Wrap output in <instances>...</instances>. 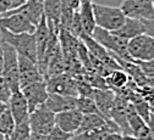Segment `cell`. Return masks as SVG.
<instances>
[{
	"instance_id": "1",
	"label": "cell",
	"mask_w": 154,
	"mask_h": 140,
	"mask_svg": "<svg viewBox=\"0 0 154 140\" xmlns=\"http://www.w3.org/2000/svg\"><path fill=\"white\" fill-rule=\"evenodd\" d=\"M0 40L11 45L18 55L26 56L37 61V45L34 33H12L4 28H0Z\"/></svg>"
},
{
	"instance_id": "2",
	"label": "cell",
	"mask_w": 154,
	"mask_h": 140,
	"mask_svg": "<svg viewBox=\"0 0 154 140\" xmlns=\"http://www.w3.org/2000/svg\"><path fill=\"white\" fill-rule=\"evenodd\" d=\"M92 37L112 55L122 60H127V61H133L127 51V43H128L127 39H124L116 34H114L112 32H109L98 26L94 28Z\"/></svg>"
},
{
	"instance_id": "3",
	"label": "cell",
	"mask_w": 154,
	"mask_h": 140,
	"mask_svg": "<svg viewBox=\"0 0 154 140\" xmlns=\"http://www.w3.org/2000/svg\"><path fill=\"white\" fill-rule=\"evenodd\" d=\"M93 11L97 26L109 32L119 29L126 19V16L120 9V6L115 7V6H108V5L93 3Z\"/></svg>"
},
{
	"instance_id": "4",
	"label": "cell",
	"mask_w": 154,
	"mask_h": 140,
	"mask_svg": "<svg viewBox=\"0 0 154 140\" xmlns=\"http://www.w3.org/2000/svg\"><path fill=\"white\" fill-rule=\"evenodd\" d=\"M3 48L4 65H3V77L9 82L12 91L20 89V73H18V54L16 50L5 42L0 40Z\"/></svg>"
},
{
	"instance_id": "5",
	"label": "cell",
	"mask_w": 154,
	"mask_h": 140,
	"mask_svg": "<svg viewBox=\"0 0 154 140\" xmlns=\"http://www.w3.org/2000/svg\"><path fill=\"white\" fill-rule=\"evenodd\" d=\"M127 51L134 62L154 60V39L147 33H142L130 39Z\"/></svg>"
},
{
	"instance_id": "6",
	"label": "cell",
	"mask_w": 154,
	"mask_h": 140,
	"mask_svg": "<svg viewBox=\"0 0 154 140\" xmlns=\"http://www.w3.org/2000/svg\"><path fill=\"white\" fill-rule=\"evenodd\" d=\"M28 123L31 132L48 135L55 127V113L50 111L45 105H42L29 112Z\"/></svg>"
},
{
	"instance_id": "7",
	"label": "cell",
	"mask_w": 154,
	"mask_h": 140,
	"mask_svg": "<svg viewBox=\"0 0 154 140\" xmlns=\"http://www.w3.org/2000/svg\"><path fill=\"white\" fill-rule=\"evenodd\" d=\"M45 83H47V88H48L49 93L79 96L77 79L67 72H64V73L51 76V77L47 78Z\"/></svg>"
},
{
	"instance_id": "8",
	"label": "cell",
	"mask_w": 154,
	"mask_h": 140,
	"mask_svg": "<svg viewBox=\"0 0 154 140\" xmlns=\"http://www.w3.org/2000/svg\"><path fill=\"white\" fill-rule=\"evenodd\" d=\"M120 9L126 17L137 18L141 21L154 18V4L152 0H124Z\"/></svg>"
},
{
	"instance_id": "9",
	"label": "cell",
	"mask_w": 154,
	"mask_h": 140,
	"mask_svg": "<svg viewBox=\"0 0 154 140\" xmlns=\"http://www.w3.org/2000/svg\"><path fill=\"white\" fill-rule=\"evenodd\" d=\"M18 73H20V89L31 83L44 79L38 62L22 55H18Z\"/></svg>"
},
{
	"instance_id": "10",
	"label": "cell",
	"mask_w": 154,
	"mask_h": 140,
	"mask_svg": "<svg viewBox=\"0 0 154 140\" xmlns=\"http://www.w3.org/2000/svg\"><path fill=\"white\" fill-rule=\"evenodd\" d=\"M21 91L26 97L29 112H32L37 107L44 105L45 101H47V99H48V95H49L45 79L31 83V84L23 87L21 89Z\"/></svg>"
},
{
	"instance_id": "11",
	"label": "cell",
	"mask_w": 154,
	"mask_h": 140,
	"mask_svg": "<svg viewBox=\"0 0 154 140\" xmlns=\"http://www.w3.org/2000/svg\"><path fill=\"white\" fill-rule=\"evenodd\" d=\"M0 28L12 33H34L35 26L21 13H3L0 15Z\"/></svg>"
},
{
	"instance_id": "12",
	"label": "cell",
	"mask_w": 154,
	"mask_h": 140,
	"mask_svg": "<svg viewBox=\"0 0 154 140\" xmlns=\"http://www.w3.org/2000/svg\"><path fill=\"white\" fill-rule=\"evenodd\" d=\"M82 117L83 115L77 109L55 113V126L63 129L64 132L75 134L80 128Z\"/></svg>"
},
{
	"instance_id": "13",
	"label": "cell",
	"mask_w": 154,
	"mask_h": 140,
	"mask_svg": "<svg viewBox=\"0 0 154 140\" xmlns=\"http://www.w3.org/2000/svg\"><path fill=\"white\" fill-rule=\"evenodd\" d=\"M8 107H9V110H10V112L15 119L16 124L28 119V116H29L28 104H27L26 97L21 90L12 91L11 97L8 103Z\"/></svg>"
},
{
	"instance_id": "14",
	"label": "cell",
	"mask_w": 154,
	"mask_h": 140,
	"mask_svg": "<svg viewBox=\"0 0 154 140\" xmlns=\"http://www.w3.org/2000/svg\"><path fill=\"white\" fill-rule=\"evenodd\" d=\"M5 13H21L37 26L44 15V3L43 0H27L23 5L17 9H11Z\"/></svg>"
},
{
	"instance_id": "15",
	"label": "cell",
	"mask_w": 154,
	"mask_h": 140,
	"mask_svg": "<svg viewBox=\"0 0 154 140\" xmlns=\"http://www.w3.org/2000/svg\"><path fill=\"white\" fill-rule=\"evenodd\" d=\"M76 99H77V96H72V95L49 93L48 99L44 105L54 113H59L63 111L76 109Z\"/></svg>"
},
{
	"instance_id": "16",
	"label": "cell",
	"mask_w": 154,
	"mask_h": 140,
	"mask_svg": "<svg viewBox=\"0 0 154 140\" xmlns=\"http://www.w3.org/2000/svg\"><path fill=\"white\" fill-rule=\"evenodd\" d=\"M127 123L131 129V133L140 139H142L150 132L147 122L137 113L132 103H128L127 106Z\"/></svg>"
},
{
	"instance_id": "17",
	"label": "cell",
	"mask_w": 154,
	"mask_h": 140,
	"mask_svg": "<svg viewBox=\"0 0 154 140\" xmlns=\"http://www.w3.org/2000/svg\"><path fill=\"white\" fill-rule=\"evenodd\" d=\"M92 97L94 99L97 107L99 112L105 117L109 118L110 110L114 105V100H115V93L110 89H94Z\"/></svg>"
},
{
	"instance_id": "18",
	"label": "cell",
	"mask_w": 154,
	"mask_h": 140,
	"mask_svg": "<svg viewBox=\"0 0 154 140\" xmlns=\"http://www.w3.org/2000/svg\"><path fill=\"white\" fill-rule=\"evenodd\" d=\"M112 33L124 38V39L130 40V39L144 33V25H143V21H141V19L126 17L124 25L119 29L114 31Z\"/></svg>"
},
{
	"instance_id": "19",
	"label": "cell",
	"mask_w": 154,
	"mask_h": 140,
	"mask_svg": "<svg viewBox=\"0 0 154 140\" xmlns=\"http://www.w3.org/2000/svg\"><path fill=\"white\" fill-rule=\"evenodd\" d=\"M49 26L47 22V18L43 15V17L41 18V21L38 22V25L35 26V31H34V37H35V45H37V62L42 58L47 44H48V39H49Z\"/></svg>"
},
{
	"instance_id": "20",
	"label": "cell",
	"mask_w": 154,
	"mask_h": 140,
	"mask_svg": "<svg viewBox=\"0 0 154 140\" xmlns=\"http://www.w3.org/2000/svg\"><path fill=\"white\" fill-rule=\"evenodd\" d=\"M77 11H79V15H80V18H81L83 33L88 34V35H92L94 28L97 27L95 17H94V11H93V3L92 1L81 3Z\"/></svg>"
},
{
	"instance_id": "21",
	"label": "cell",
	"mask_w": 154,
	"mask_h": 140,
	"mask_svg": "<svg viewBox=\"0 0 154 140\" xmlns=\"http://www.w3.org/2000/svg\"><path fill=\"white\" fill-rule=\"evenodd\" d=\"M44 16L49 26L60 31V13H61V0H43Z\"/></svg>"
},
{
	"instance_id": "22",
	"label": "cell",
	"mask_w": 154,
	"mask_h": 140,
	"mask_svg": "<svg viewBox=\"0 0 154 140\" xmlns=\"http://www.w3.org/2000/svg\"><path fill=\"white\" fill-rule=\"evenodd\" d=\"M104 78H105L108 88L110 90H112L115 94L121 91L127 85V83L130 81V76L122 68L110 71Z\"/></svg>"
},
{
	"instance_id": "23",
	"label": "cell",
	"mask_w": 154,
	"mask_h": 140,
	"mask_svg": "<svg viewBox=\"0 0 154 140\" xmlns=\"http://www.w3.org/2000/svg\"><path fill=\"white\" fill-rule=\"evenodd\" d=\"M108 119H110V118H105L100 113H87V115H83L80 128L75 134L93 130V129H97L99 127H103L106 123Z\"/></svg>"
},
{
	"instance_id": "24",
	"label": "cell",
	"mask_w": 154,
	"mask_h": 140,
	"mask_svg": "<svg viewBox=\"0 0 154 140\" xmlns=\"http://www.w3.org/2000/svg\"><path fill=\"white\" fill-rule=\"evenodd\" d=\"M76 109L79 110L82 115L100 113L98 107H97V104H95L94 99L92 96H82V95L77 96V99H76Z\"/></svg>"
},
{
	"instance_id": "25",
	"label": "cell",
	"mask_w": 154,
	"mask_h": 140,
	"mask_svg": "<svg viewBox=\"0 0 154 140\" xmlns=\"http://www.w3.org/2000/svg\"><path fill=\"white\" fill-rule=\"evenodd\" d=\"M31 133L32 132L29 128L28 119H26V121L16 124V127L14 128L11 134L6 136V140H29Z\"/></svg>"
},
{
	"instance_id": "26",
	"label": "cell",
	"mask_w": 154,
	"mask_h": 140,
	"mask_svg": "<svg viewBox=\"0 0 154 140\" xmlns=\"http://www.w3.org/2000/svg\"><path fill=\"white\" fill-rule=\"evenodd\" d=\"M16 127V122L9 110V107L0 115V133H3L5 136L10 135L14 128Z\"/></svg>"
},
{
	"instance_id": "27",
	"label": "cell",
	"mask_w": 154,
	"mask_h": 140,
	"mask_svg": "<svg viewBox=\"0 0 154 140\" xmlns=\"http://www.w3.org/2000/svg\"><path fill=\"white\" fill-rule=\"evenodd\" d=\"M134 109H136L137 113L144 119L146 122H148V119L150 117V106H149V103L146 101L143 97H138L134 101H132Z\"/></svg>"
},
{
	"instance_id": "28",
	"label": "cell",
	"mask_w": 154,
	"mask_h": 140,
	"mask_svg": "<svg viewBox=\"0 0 154 140\" xmlns=\"http://www.w3.org/2000/svg\"><path fill=\"white\" fill-rule=\"evenodd\" d=\"M71 34H73L75 37L77 38H81V35L83 34V27H82V23H81V18H80V15H79V11H76L72 19H71V23H70V27L67 29Z\"/></svg>"
},
{
	"instance_id": "29",
	"label": "cell",
	"mask_w": 154,
	"mask_h": 140,
	"mask_svg": "<svg viewBox=\"0 0 154 140\" xmlns=\"http://www.w3.org/2000/svg\"><path fill=\"white\" fill-rule=\"evenodd\" d=\"M11 94H12V89L9 82L3 76H0V101L8 104L11 97Z\"/></svg>"
},
{
	"instance_id": "30",
	"label": "cell",
	"mask_w": 154,
	"mask_h": 140,
	"mask_svg": "<svg viewBox=\"0 0 154 140\" xmlns=\"http://www.w3.org/2000/svg\"><path fill=\"white\" fill-rule=\"evenodd\" d=\"M73 134L64 132L63 129H60L59 127H54L53 130L47 135V140H71Z\"/></svg>"
},
{
	"instance_id": "31",
	"label": "cell",
	"mask_w": 154,
	"mask_h": 140,
	"mask_svg": "<svg viewBox=\"0 0 154 140\" xmlns=\"http://www.w3.org/2000/svg\"><path fill=\"white\" fill-rule=\"evenodd\" d=\"M148 78H154V60H149V61H138L137 62Z\"/></svg>"
},
{
	"instance_id": "32",
	"label": "cell",
	"mask_w": 154,
	"mask_h": 140,
	"mask_svg": "<svg viewBox=\"0 0 154 140\" xmlns=\"http://www.w3.org/2000/svg\"><path fill=\"white\" fill-rule=\"evenodd\" d=\"M143 25H144V33H147L154 39V18L146 19V21H143Z\"/></svg>"
},
{
	"instance_id": "33",
	"label": "cell",
	"mask_w": 154,
	"mask_h": 140,
	"mask_svg": "<svg viewBox=\"0 0 154 140\" xmlns=\"http://www.w3.org/2000/svg\"><path fill=\"white\" fill-rule=\"evenodd\" d=\"M61 4L69 6L73 10H79L81 3H80V0H61Z\"/></svg>"
},
{
	"instance_id": "34",
	"label": "cell",
	"mask_w": 154,
	"mask_h": 140,
	"mask_svg": "<svg viewBox=\"0 0 154 140\" xmlns=\"http://www.w3.org/2000/svg\"><path fill=\"white\" fill-rule=\"evenodd\" d=\"M11 10V3L10 0H0V15H3Z\"/></svg>"
},
{
	"instance_id": "35",
	"label": "cell",
	"mask_w": 154,
	"mask_h": 140,
	"mask_svg": "<svg viewBox=\"0 0 154 140\" xmlns=\"http://www.w3.org/2000/svg\"><path fill=\"white\" fill-rule=\"evenodd\" d=\"M104 140H122V133L121 132H111L105 135Z\"/></svg>"
},
{
	"instance_id": "36",
	"label": "cell",
	"mask_w": 154,
	"mask_h": 140,
	"mask_svg": "<svg viewBox=\"0 0 154 140\" xmlns=\"http://www.w3.org/2000/svg\"><path fill=\"white\" fill-rule=\"evenodd\" d=\"M11 3V9H17L18 6H21L26 3V0H10Z\"/></svg>"
},
{
	"instance_id": "37",
	"label": "cell",
	"mask_w": 154,
	"mask_h": 140,
	"mask_svg": "<svg viewBox=\"0 0 154 140\" xmlns=\"http://www.w3.org/2000/svg\"><path fill=\"white\" fill-rule=\"evenodd\" d=\"M29 140H47V135H42L38 133H31V139Z\"/></svg>"
},
{
	"instance_id": "38",
	"label": "cell",
	"mask_w": 154,
	"mask_h": 140,
	"mask_svg": "<svg viewBox=\"0 0 154 140\" xmlns=\"http://www.w3.org/2000/svg\"><path fill=\"white\" fill-rule=\"evenodd\" d=\"M147 124H148V127H149V130H150V133L154 135V117H153L152 115H150V117H149V119H148Z\"/></svg>"
},
{
	"instance_id": "39",
	"label": "cell",
	"mask_w": 154,
	"mask_h": 140,
	"mask_svg": "<svg viewBox=\"0 0 154 140\" xmlns=\"http://www.w3.org/2000/svg\"><path fill=\"white\" fill-rule=\"evenodd\" d=\"M3 65H4V56H3V48L0 44V76L3 74Z\"/></svg>"
},
{
	"instance_id": "40",
	"label": "cell",
	"mask_w": 154,
	"mask_h": 140,
	"mask_svg": "<svg viewBox=\"0 0 154 140\" xmlns=\"http://www.w3.org/2000/svg\"><path fill=\"white\" fill-rule=\"evenodd\" d=\"M122 140H141V139L134 136L133 134H122Z\"/></svg>"
},
{
	"instance_id": "41",
	"label": "cell",
	"mask_w": 154,
	"mask_h": 140,
	"mask_svg": "<svg viewBox=\"0 0 154 140\" xmlns=\"http://www.w3.org/2000/svg\"><path fill=\"white\" fill-rule=\"evenodd\" d=\"M6 109H8V104H5V103H3V101H0V115H2Z\"/></svg>"
},
{
	"instance_id": "42",
	"label": "cell",
	"mask_w": 154,
	"mask_h": 140,
	"mask_svg": "<svg viewBox=\"0 0 154 140\" xmlns=\"http://www.w3.org/2000/svg\"><path fill=\"white\" fill-rule=\"evenodd\" d=\"M0 140H6V136L3 133H0Z\"/></svg>"
},
{
	"instance_id": "43",
	"label": "cell",
	"mask_w": 154,
	"mask_h": 140,
	"mask_svg": "<svg viewBox=\"0 0 154 140\" xmlns=\"http://www.w3.org/2000/svg\"><path fill=\"white\" fill-rule=\"evenodd\" d=\"M87 1H92V0H80V3H87Z\"/></svg>"
},
{
	"instance_id": "44",
	"label": "cell",
	"mask_w": 154,
	"mask_h": 140,
	"mask_svg": "<svg viewBox=\"0 0 154 140\" xmlns=\"http://www.w3.org/2000/svg\"><path fill=\"white\" fill-rule=\"evenodd\" d=\"M152 3H153V4H154V0H152Z\"/></svg>"
},
{
	"instance_id": "45",
	"label": "cell",
	"mask_w": 154,
	"mask_h": 140,
	"mask_svg": "<svg viewBox=\"0 0 154 140\" xmlns=\"http://www.w3.org/2000/svg\"><path fill=\"white\" fill-rule=\"evenodd\" d=\"M26 1H27V0H26Z\"/></svg>"
}]
</instances>
